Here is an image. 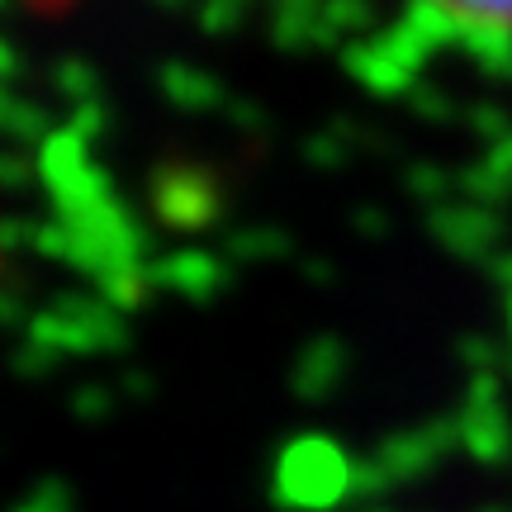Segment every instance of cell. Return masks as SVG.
I'll use <instances>...</instances> for the list:
<instances>
[{"label":"cell","mask_w":512,"mask_h":512,"mask_svg":"<svg viewBox=\"0 0 512 512\" xmlns=\"http://www.w3.org/2000/svg\"><path fill=\"white\" fill-rule=\"evenodd\" d=\"M34 171H38V181H43V190H48V200H53L62 223L81 219L86 209H95V204H105L114 195L110 171L100 162H91L86 143L76 138L72 128H57L53 138L38 147Z\"/></svg>","instance_id":"1"},{"label":"cell","mask_w":512,"mask_h":512,"mask_svg":"<svg viewBox=\"0 0 512 512\" xmlns=\"http://www.w3.org/2000/svg\"><path fill=\"white\" fill-rule=\"evenodd\" d=\"M351 484V465L328 437H299L280 456V498L299 508H328Z\"/></svg>","instance_id":"2"},{"label":"cell","mask_w":512,"mask_h":512,"mask_svg":"<svg viewBox=\"0 0 512 512\" xmlns=\"http://www.w3.org/2000/svg\"><path fill=\"white\" fill-rule=\"evenodd\" d=\"M460 19V53L489 72H512V0H437Z\"/></svg>","instance_id":"3"},{"label":"cell","mask_w":512,"mask_h":512,"mask_svg":"<svg viewBox=\"0 0 512 512\" xmlns=\"http://www.w3.org/2000/svg\"><path fill=\"white\" fill-rule=\"evenodd\" d=\"M152 209L171 228H209L219 219V190L195 166H162L152 176Z\"/></svg>","instance_id":"4"},{"label":"cell","mask_w":512,"mask_h":512,"mask_svg":"<svg viewBox=\"0 0 512 512\" xmlns=\"http://www.w3.org/2000/svg\"><path fill=\"white\" fill-rule=\"evenodd\" d=\"M143 280L157 285V290H176L185 299L204 304V299H214L228 285V271H223L219 256H209V252H166L147 261Z\"/></svg>","instance_id":"5"},{"label":"cell","mask_w":512,"mask_h":512,"mask_svg":"<svg viewBox=\"0 0 512 512\" xmlns=\"http://www.w3.org/2000/svg\"><path fill=\"white\" fill-rule=\"evenodd\" d=\"M53 309L76 323V332L86 337V351H124L128 347L124 313H114L100 294H57Z\"/></svg>","instance_id":"6"},{"label":"cell","mask_w":512,"mask_h":512,"mask_svg":"<svg viewBox=\"0 0 512 512\" xmlns=\"http://www.w3.org/2000/svg\"><path fill=\"white\" fill-rule=\"evenodd\" d=\"M337 57H342V67H347V72L356 76L366 91L384 95V100H389V95H408V91H413V76L403 72L399 62L384 53L375 38H351Z\"/></svg>","instance_id":"7"},{"label":"cell","mask_w":512,"mask_h":512,"mask_svg":"<svg viewBox=\"0 0 512 512\" xmlns=\"http://www.w3.org/2000/svg\"><path fill=\"white\" fill-rule=\"evenodd\" d=\"M342 366H347V347L337 337H313L309 347L299 351V361H294V375H290L294 394L304 403H318L337 384Z\"/></svg>","instance_id":"8"},{"label":"cell","mask_w":512,"mask_h":512,"mask_svg":"<svg viewBox=\"0 0 512 512\" xmlns=\"http://www.w3.org/2000/svg\"><path fill=\"white\" fill-rule=\"evenodd\" d=\"M157 86H162L166 100L181 105V110H214V105H228L219 81L195 72V67H185V62H166L162 72H157Z\"/></svg>","instance_id":"9"},{"label":"cell","mask_w":512,"mask_h":512,"mask_svg":"<svg viewBox=\"0 0 512 512\" xmlns=\"http://www.w3.org/2000/svg\"><path fill=\"white\" fill-rule=\"evenodd\" d=\"M290 247V233H280V228H238L223 242V252L233 261H280V256H290Z\"/></svg>","instance_id":"10"},{"label":"cell","mask_w":512,"mask_h":512,"mask_svg":"<svg viewBox=\"0 0 512 512\" xmlns=\"http://www.w3.org/2000/svg\"><path fill=\"white\" fill-rule=\"evenodd\" d=\"M95 294H100V299H105L114 313L138 309V304H143V294H147L143 266H119V271L100 275V280H95Z\"/></svg>","instance_id":"11"},{"label":"cell","mask_w":512,"mask_h":512,"mask_svg":"<svg viewBox=\"0 0 512 512\" xmlns=\"http://www.w3.org/2000/svg\"><path fill=\"white\" fill-rule=\"evenodd\" d=\"M53 86H57V95H67L72 105H91V100H100V76H95V67H86L81 57H57Z\"/></svg>","instance_id":"12"},{"label":"cell","mask_w":512,"mask_h":512,"mask_svg":"<svg viewBox=\"0 0 512 512\" xmlns=\"http://www.w3.org/2000/svg\"><path fill=\"white\" fill-rule=\"evenodd\" d=\"M53 133L57 128L48 124V114L38 110V105H29V100H19L15 114H10V124H5V138L15 143V152L19 147H43Z\"/></svg>","instance_id":"13"},{"label":"cell","mask_w":512,"mask_h":512,"mask_svg":"<svg viewBox=\"0 0 512 512\" xmlns=\"http://www.w3.org/2000/svg\"><path fill=\"white\" fill-rule=\"evenodd\" d=\"M318 19H323V15H309V10H275L271 38L280 43V48H285V53L313 48V34H318Z\"/></svg>","instance_id":"14"},{"label":"cell","mask_w":512,"mask_h":512,"mask_svg":"<svg viewBox=\"0 0 512 512\" xmlns=\"http://www.w3.org/2000/svg\"><path fill=\"white\" fill-rule=\"evenodd\" d=\"M323 19L351 43V38H361L375 24V5L370 0H323Z\"/></svg>","instance_id":"15"},{"label":"cell","mask_w":512,"mask_h":512,"mask_svg":"<svg viewBox=\"0 0 512 512\" xmlns=\"http://www.w3.org/2000/svg\"><path fill=\"white\" fill-rule=\"evenodd\" d=\"M57 366H62V351L38 347V342H24V347L10 351V370L24 375V380H43V375H53Z\"/></svg>","instance_id":"16"},{"label":"cell","mask_w":512,"mask_h":512,"mask_svg":"<svg viewBox=\"0 0 512 512\" xmlns=\"http://www.w3.org/2000/svg\"><path fill=\"white\" fill-rule=\"evenodd\" d=\"M375 43H380L384 53L394 57V62H399L403 72L413 76L422 67V57H427V48H422L418 38L408 34V29H403V24H394V29H384V34H375Z\"/></svg>","instance_id":"17"},{"label":"cell","mask_w":512,"mask_h":512,"mask_svg":"<svg viewBox=\"0 0 512 512\" xmlns=\"http://www.w3.org/2000/svg\"><path fill=\"white\" fill-rule=\"evenodd\" d=\"M34 252L48 256V261H67V256H72V228L62 219L34 223Z\"/></svg>","instance_id":"18"},{"label":"cell","mask_w":512,"mask_h":512,"mask_svg":"<svg viewBox=\"0 0 512 512\" xmlns=\"http://www.w3.org/2000/svg\"><path fill=\"white\" fill-rule=\"evenodd\" d=\"M238 24H242L238 0H204L200 5V29L204 34H233Z\"/></svg>","instance_id":"19"},{"label":"cell","mask_w":512,"mask_h":512,"mask_svg":"<svg viewBox=\"0 0 512 512\" xmlns=\"http://www.w3.org/2000/svg\"><path fill=\"white\" fill-rule=\"evenodd\" d=\"M304 157H309L313 166H323V171H332V166H342V157H347V143L337 138V133H313L309 143H304Z\"/></svg>","instance_id":"20"},{"label":"cell","mask_w":512,"mask_h":512,"mask_svg":"<svg viewBox=\"0 0 512 512\" xmlns=\"http://www.w3.org/2000/svg\"><path fill=\"white\" fill-rule=\"evenodd\" d=\"M105 124H110V119H105V105H100V100H91V105H76L72 119H67V128H72L81 143H95V138L105 133Z\"/></svg>","instance_id":"21"},{"label":"cell","mask_w":512,"mask_h":512,"mask_svg":"<svg viewBox=\"0 0 512 512\" xmlns=\"http://www.w3.org/2000/svg\"><path fill=\"white\" fill-rule=\"evenodd\" d=\"M72 413L76 418H105V413H110V394H105L100 384H81L72 394Z\"/></svg>","instance_id":"22"},{"label":"cell","mask_w":512,"mask_h":512,"mask_svg":"<svg viewBox=\"0 0 512 512\" xmlns=\"http://www.w3.org/2000/svg\"><path fill=\"white\" fill-rule=\"evenodd\" d=\"M38 171L24 162V152H0V190H19V185H29Z\"/></svg>","instance_id":"23"},{"label":"cell","mask_w":512,"mask_h":512,"mask_svg":"<svg viewBox=\"0 0 512 512\" xmlns=\"http://www.w3.org/2000/svg\"><path fill=\"white\" fill-rule=\"evenodd\" d=\"M24 242L34 247V223H24V219H0V256L19 252Z\"/></svg>","instance_id":"24"},{"label":"cell","mask_w":512,"mask_h":512,"mask_svg":"<svg viewBox=\"0 0 512 512\" xmlns=\"http://www.w3.org/2000/svg\"><path fill=\"white\" fill-rule=\"evenodd\" d=\"M29 318H34V313H24L19 290H0V328H24L29 332Z\"/></svg>","instance_id":"25"},{"label":"cell","mask_w":512,"mask_h":512,"mask_svg":"<svg viewBox=\"0 0 512 512\" xmlns=\"http://www.w3.org/2000/svg\"><path fill=\"white\" fill-rule=\"evenodd\" d=\"M223 110H228V119H233L238 128H252V133L266 128V114H261V105H252V100H228Z\"/></svg>","instance_id":"26"},{"label":"cell","mask_w":512,"mask_h":512,"mask_svg":"<svg viewBox=\"0 0 512 512\" xmlns=\"http://www.w3.org/2000/svg\"><path fill=\"white\" fill-rule=\"evenodd\" d=\"M408 105H413L418 114H446L441 91H422V86H413V91H408Z\"/></svg>","instance_id":"27"},{"label":"cell","mask_w":512,"mask_h":512,"mask_svg":"<svg viewBox=\"0 0 512 512\" xmlns=\"http://www.w3.org/2000/svg\"><path fill=\"white\" fill-rule=\"evenodd\" d=\"M408 190H413V195H432V190H441V176L432 166H413V171H408Z\"/></svg>","instance_id":"28"},{"label":"cell","mask_w":512,"mask_h":512,"mask_svg":"<svg viewBox=\"0 0 512 512\" xmlns=\"http://www.w3.org/2000/svg\"><path fill=\"white\" fill-rule=\"evenodd\" d=\"M19 72H24V57H19L15 48H10V43L0 38V86H5L10 76H19Z\"/></svg>","instance_id":"29"},{"label":"cell","mask_w":512,"mask_h":512,"mask_svg":"<svg viewBox=\"0 0 512 512\" xmlns=\"http://www.w3.org/2000/svg\"><path fill=\"white\" fill-rule=\"evenodd\" d=\"M356 228H361V233H384V214L380 209H375V204H366V209H356Z\"/></svg>","instance_id":"30"},{"label":"cell","mask_w":512,"mask_h":512,"mask_svg":"<svg viewBox=\"0 0 512 512\" xmlns=\"http://www.w3.org/2000/svg\"><path fill=\"white\" fill-rule=\"evenodd\" d=\"M275 10H309V15H323V0H275Z\"/></svg>","instance_id":"31"},{"label":"cell","mask_w":512,"mask_h":512,"mask_svg":"<svg viewBox=\"0 0 512 512\" xmlns=\"http://www.w3.org/2000/svg\"><path fill=\"white\" fill-rule=\"evenodd\" d=\"M304 275H309V280H318V285H328L332 266H328V261H304Z\"/></svg>","instance_id":"32"},{"label":"cell","mask_w":512,"mask_h":512,"mask_svg":"<svg viewBox=\"0 0 512 512\" xmlns=\"http://www.w3.org/2000/svg\"><path fill=\"white\" fill-rule=\"evenodd\" d=\"M15 105H19V95H10L5 86H0V133H5V124H10V114H15Z\"/></svg>","instance_id":"33"},{"label":"cell","mask_w":512,"mask_h":512,"mask_svg":"<svg viewBox=\"0 0 512 512\" xmlns=\"http://www.w3.org/2000/svg\"><path fill=\"white\" fill-rule=\"evenodd\" d=\"M124 389H128V394H147V375L128 370V375H124Z\"/></svg>","instance_id":"34"},{"label":"cell","mask_w":512,"mask_h":512,"mask_svg":"<svg viewBox=\"0 0 512 512\" xmlns=\"http://www.w3.org/2000/svg\"><path fill=\"white\" fill-rule=\"evenodd\" d=\"M157 5H185V0H157Z\"/></svg>","instance_id":"35"},{"label":"cell","mask_w":512,"mask_h":512,"mask_svg":"<svg viewBox=\"0 0 512 512\" xmlns=\"http://www.w3.org/2000/svg\"><path fill=\"white\" fill-rule=\"evenodd\" d=\"M5 5H10V0H0V10H5Z\"/></svg>","instance_id":"36"},{"label":"cell","mask_w":512,"mask_h":512,"mask_svg":"<svg viewBox=\"0 0 512 512\" xmlns=\"http://www.w3.org/2000/svg\"><path fill=\"white\" fill-rule=\"evenodd\" d=\"M238 5H247V0H238Z\"/></svg>","instance_id":"37"}]
</instances>
